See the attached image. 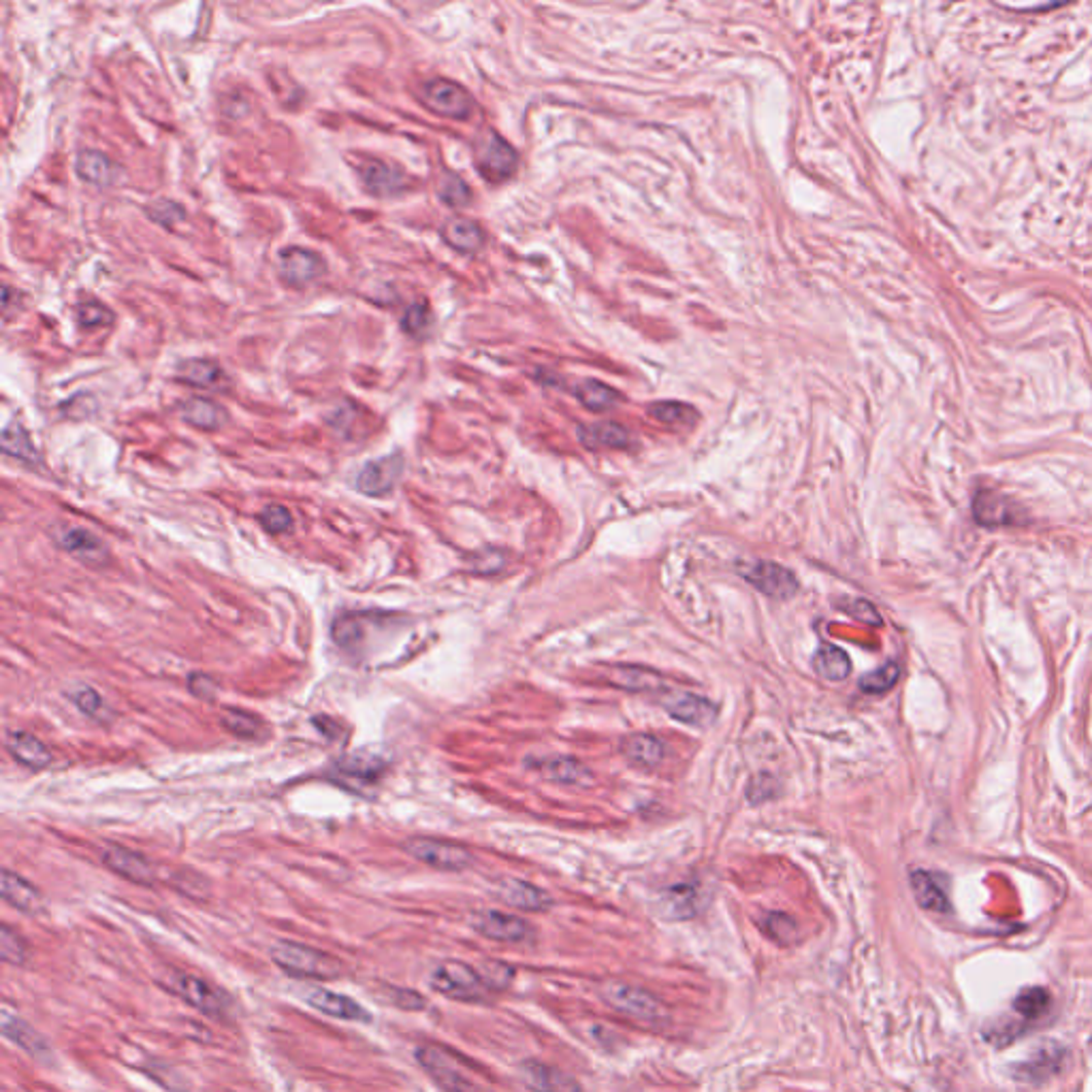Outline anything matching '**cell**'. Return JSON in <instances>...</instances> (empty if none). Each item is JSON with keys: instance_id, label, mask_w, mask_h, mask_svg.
I'll return each instance as SVG.
<instances>
[{"instance_id": "cell-46", "label": "cell", "mask_w": 1092, "mask_h": 1092, "mask_svg": "<svg viewBox=\"0 0 1092 1092\" xmlns=\"http://www.w3.org/2000/svg\"><path fill=\"white\" fill-rule=\"evenodd\" d=\"M764 933L781 945H788L796 936V922H793L786 913H770L762 922Z\"/></svg>"}, {"instance_id": "cell-28", "label": "cell", "mask_w": 1092, "mask_h": 1092, "mask_svg": "<svg viewBox=\"0 0 1092 1092\" xmlns=\"http://www.w3.org/2000/svg\"><path fill=\"white\" fill-rule=\"evenodd\" d=\"M442 237L450 248H455L457 252H466V255H474V252H478L484 246L482 229L468 218L448 220L442 229Z\"/></svg>"}, {"instance_id": "cell-45", "label": "cell", "mask_w": 1092, "mask_h": 1092, "mask_svg": "<svg viewBox=\"0 0 1092 1092\" xmlns=\"http://www.w3.org/2000/svg\"><path fill=\"white\" fill-rule=\"evenodd\" d=\"M429 327H432V310L425 301H416L410 307H405L402 316V329L412 337H423Z\"/></svg>"}, {"instance_id": "cell-10", "label": "cell", "mask_w": 1092, "mask_h": 1092, "mask_svg": "<svg viewBox=\"0 0 1092 1092\" xmlns=\"http://www.w3.org/2000/svg\"><path fill=\"white\" fill-rule=\"evenodd\" d=\"M58 545L73 555L77 561H82L88 568H103L109 564V546L103 538L92 534L90 529L84 527H62L56 534Z\"/></svg>"}, {"instance_id": "cell-49", "label": "cell", "mask_w": 1092, "mask_h": 1092, "mask_svg": "<svg viewBox=\"0 0 1092 1092\" xmlns=\"http://www.w3.org/2000/svg\"><path fill=\"white\" fill-rule=\"evenodd\" d=\"M146 212L154 220V223H159V225L167 227V229L180 225L182 220L186 218L184 207L180 203H175V201H167V198H159V201L150 203Z\"/></svg>"}, {"instance_id": "cell-32", "label": "cell", "mask_w": 1092, "mask_h": 1092, "mask_svg": "<svg viewBox=\"0 0 1092 1092\" xmlns=\"http://www.w3.org/2000/svg\"><path fill=\"white\" fill-rule=\"evenodd\" d=\"M813 668L826 681H845L852 672V659L843 649L834 645H822L813 657Z\"/></svg>"}, {"instance_id": "cell-3", "label": "cell", "mask_w": 1092, "mask_h": 1092, "mask_svg": "<svg viewBox=\"0 0 1092 1092\" xmlns=\"http://www.w3.org/2000/svg\"><path fill=\"white\" fill-rule=\"evenodd\" d=\"M602 999L609 1003L623 1016H630L643 1022H657L666 1016V1005L657 997L651 995L645 988H638L625 981H609L602 986Z\"/></svg>"}, {"instance_id": "cell-40", "label": "cell", "mask_w": 1092, "mask_h": 1092, "mask_svg": "<svg viewBox=\"0 0 1092 1092\" xmlns=\"http://www.w3.org/2000/svg\"><path fill=\"white\" fill-rule=\"evenodd\" d=\"M696 900H698L696 890L689 886H677L664 897V907L670 918L683 920L696 913Z\"/></svg>"}, {"instance_id": "cell-8", "label": "cell", "mask_w": 1092, "mask_h": 1092, "mask_svg": "<svg viewBox=\"0 0 1092 1092\" xmlns=\"http://www.w3.org/2000/svg\"><path fill=\"white\" fill-rule=\"evenodd\" d=\"M423 98L432 112L444 118L466 120L474 112V101L466 88L442 77L423 86Z\"/></svg>"}, {"instance_id": "cell-29", "label": "cell", "mask_w": 1092, "mask_h": 1092, "mask_svg": "<svg viewBox=\"0 0 1092 1092\" xmlns=\"http://www.w3.org/2000/svg\"><path fill=\"white\" fill-rule=\"evenodd\" d=\"M180 414L186 423H191L196 429H207V432H216V429L227 423L225 407H220L212 400H203V397L184 402Z\"/></svg>"}, {"instance_id": "cell-1", "label": "cell", "mask_w": 1092, "mask_h": 1092, "mask_svg": "<svg viewBox=\"0 0 1092 1092\" xmlns=\"http://www.w3.org/2000/svg\"><path fill=\"white\" fill-rule=\"evenodd\" d=\"M271 958L275 965L295 977L337 979L341 973H344V965H341L335 956L295 941L275 943L271 947Z\"/></svg>"}, {"instance_id": "cell-14", "label": "cell", "mask_w": 1092, "mask_h": 1092, "mask_svg": "<svg viewBox=\"0 0 1092 1092\" xmlns=\"http://www.w3.org/2000/svg\"><path fill=\"white\" fill-rule=\"evenodd\" d=\"M472 926L474 931L487 936V939L504 943H521L532 936V926L525 920L500 911H482L474 915Z\"/></svg>"}, {"instance_id": "cell-18", "label": "cell", "mask_w": 1092, "mask_h": 1092, "mask_svg": "<svg viewBox=\"0 0 1092 1092\" xmlns=\"http://www.w3.org/2000/svg\"><path fill=\"white\" fill-rule=\"evenodd\" d=\"M0 1027H3V1035L7 1039L19 1045L21 1050H26L30 1056L39 1058V1061H46V1058L52 1056V1047L46 1037H43L37 1029H32L26 1020L14 1016L9 1009L3 1011Z\"/></svg>"}, {"instance_id": "cell-50", "label": "cell", "mask_w": 1092, "mask_h": 1092, "mask_svg": "<svg viewBox=\"0 0 1092 1092\" xmlns=\"http://www.w3.org/2000/svg\"><path fill=\"white\" fill-rule=\"evenodd\" d=\"M71 700L77 709H80L84 715L88 717H94V720H101L103 717V709H105V702L103 698L98 696V691L88 687V686H80L75 687L71 693Z\"/></svg>"}, {"instance_id": "cell-2", "label": "cell", "mask_w": 1092, "mask_h": 1092, "mask_svg": "<svg viewBox=\"0 0 1092 1092\" xmlns=\"http://www.w3.org/2000/svg\"><path fill=\"white\" fill-rule=\"evenodd\" d=\"M429 984L440 995H444L452 1001H484L489 995V988L484 984L476 969L468 967L466 963L448 961L440 965Z\"/></svg>"}, {"instance_id": "cell-38", "label": "cell", "mask_w": 1092, "mask_h": 1092, "mask_svg": "<svg viewBox=\"0 0 1092 1092\" xmlns=\"http://www.w3.org/2000/svg\"><path fill=\"white\" fill-rule=\"evenodd\" d=\"M898 679H900V666L895 664V661H888V664L868 672V675L860 679V689L877 696V693H886L895 687Z\"/></svg>"}, {"instance_id": "cell-4", "label": "cell", "mask_w": 1092, "mask_h": 1092, "mask_svg": "<svg viewBox=\"0 0 1092 1092\" xmlns=\"http://www.w3.org/2000/svg\"><path fill=\"white\" fill-rule=\"evenodd\" d=\"M404 849L418 863L427 866H434L438 870H463L472 866L474 856L470 849L459 843L442 841V838L432 836H414L407 838Z\"/></svg>"}, {"instance_id": "cell-53", "label": "cell", "mask_w": 1092, "mask_h": 1092, "mask_svg": "<svg viewBox=\"0 0 1092 1092\" xmlns=\"http://www.w3.org/2000/svg\"><path fill=\"white\" fill-rule=\"evenodd\" d=\"M843 611H847L849 615L854 616V619L863 621V623H870V625H881V615L875 611V606L866 602V600H852L847 602V606H843Z\"/></svg>"}, {"instance_id": "cell-11", "label": "cell", "mask_w": 1092, "mask_h": 1092, "mask_svg": "<svg viewBox=\"0 0 1092 1092\" xmlns=\"http://www.w3.org/2000/svg\"><path fill=\"white\" fill-rule=\"evenodd\" d=\"M278 271H280V278L286 284L295 286V289H301V286L312 284L314 280L321 278V275L327 271V263L321 259V255H316L312 250L293 246L280 252Z\"/></svg>"}, {"instance_id": "cell-26", "label": "cell", "mask_w": 1092, "mask_h": 1092, "mask_svg": "<svg viewBox=\"0 0 1092 1092\" xmlns=\"http://www.w3.org/2000/svg\"><path fill=\"white\" fill-rule=\"evenodd\" d=\"M178 378L198 389H223L227 384L225 370L209 359H189L180 363Z\"/></svg>"}, {"instance_id": "cell-5", "label": "cell", "mask_w": 1092, "mask_h": 1092, "mask_svg": "<svg viewBox=\"0 0 1092 1092\" xmlns=\"http://www.w3.org/2000/svg\"><path fill=\"white\" fill-rule=\"evenodd\" d=\"M416 1061L436 1079L438 1086L446 1092H478V1086L463 1072L461 1063L450 1052L438 1045H421L416 1050Z\"/></svg>"}, {"instance_id": "cell-34", "label": "cell", "mask_w": 1092, "mask_h": 1092, "mask_svg": "<svg viewBox=\"0 0 1092 1092\" xmlns=\"http://www.w3.org/2000/svg\"><path fill=\"white\" fill-rule=\"evenodd\" d=\"M575 395L579 397V402L584 407H589L591 412H606L621 402V395L616 393L613 386L593 378L579 382Z\"/></svg>"}, {"instance_id": "cell-52", "label": "cell", "mask_w": 1092, "mask_h": 1092, "mask_svg": "<svg viewBox=\"0 0 1092 1092\" xmlns=\"http://www.w3.org/2000/svg\"><path fill=\"white\" fill-rule=\"evenodd\" d=\"M186 686H189L193 696L201 700H214L218 696V683L209 675H203V672H193V675H189Z\"/></svg>"}, {"instance_id": "cell-31", "label": "cell", "mask_w": 1092, "mask_h": 1092, "mask_svg": "<svg viewBox=\"0 0 1092 1092\" xmlns=\"http://www.w3.org/2000/svg\"><path fill=\"white\" fill-rule=\"evenodd\" d=\"M579 440L587 448H625L630 444V434L616 423H598L581 427Z\"/></svg>"}, {"instance_id": "cell-16", "label": "cell", "mask_w": 1092, "mask_h": 1092, "mask_svg": "<svg viewBox=\"0 0 1092 1092\" xmlns=\"http://www.w3.org/2000/svg\"><path fill=\"white\" fill-rule=\"evenodd\" d=\"M664 707H666L670 717H675V720H679L683 723H689V725H696V727H704V725L713 723L715 717H717V709H715L713 702H709L707 698L696 696V693H687V691L668 693V698L664 700Z\"/></svg>"}, {"instance_id": "cell-24", "label": "cell", "mask_w": 1092, "mask_h": 1092, "mask_svg": "<svg viewBox=\"0 0 1092 1092\" xmlns=\"http://www.w3.org/2000/svg\"><path fill=\"white\" fill-rule=\"evenodd\" d=\"M500 895L511 904V907L523 911H545L553 904V900H550L545 890H540L521 879H506L500 886Z\"/></svg>"}, {"instance_id": "cell-17", "label": "cell", "mask_w": 1092, "mask_h": 1092, "mask_svg": "<svg viewBox=\"0 0 1092 1092\" xmlns=\"http://www.w3.org/2000/svg\"><path fill=\"white\" fill-rule=\"evenodd\" d=\"M307 1003L316 1009L325 1013V1016L331 1018H339V1020H348V1022H370L371 1020V1013L361 1005V1003L352 1001L350 997L344 995H337V992H331L325 988H312V992H307Z\"/></svg>"}, {"instance_id": "cell-25", "label": "cell", "mask_w": 1092, "mask_h": 1092, "mask_svg": "<svg viewBox=\"0 0 1092 1092\" xmlns=\"http://www.w3.org/2000/svg\"><path fill=\"white\" fill-rule=\"evenodd\" d=\"M975 518L981 525L1016 523V506L995 491H979L973 504Z\"/></svg>"}, {"instance_id": "cell-7", "label": "cell", "mask_w": 1092, "mask_h": 1092, "mask_svg": "<svg viewBox=\"0 0 1092 1092\" xmlns=\"http://www.w3.org/2000/svg\"><path fill=\"white\" fill-rule=\"evenodd\" d=\"M171 988L175 995L209 1018H223L230 1009V1001L225 992L196 975L175 973L171 975Z\"/></svg>"}, {"instance_id": "cell-19", "label": "cell", "mask_w": 1092, "mask_h": 1092, "mask_svg": "<svg viewBox=\"0 0 1092 1092\" xmlns=\"http://www.w3.org/2000/svg\"><path fill=\"white\" fill-rule=\"evenodd\" d=\"M523 1079L534 1092H582L575 1077L545 1063H525Z\"/></svg>"}, {"instance_id": "cell-44", "label": "cell", "mask_w": 1092, "mask_h": 1092, "mask_svg": "<svg viewBox=\"0 0 1092 1092\" xmlns=\"http://www.w3.org/2000/svg\"><path fill=\"white\" fill-rule=\"evenodd\" d=\"M649 414L659 423L681 425V423H691L693 407H689L687 404H681V402H659V404L649 405Z\"/></svg>"}, {"instance_id": "cell-36", "label": "cell", "mask_w": 1092, "mask_h": 1092, "mask_svg": "<svg viewBox=\"0 0 1092 1092\" xmlns=\"http://www.w3.org/2000/svg\"><path fill=\"white\" fill-rule=\"evenodd\" d=\"M3 450L9 457H16L21 463H30V466H35L39 461V452L35 444H32L28 432L19 423H11L9 427H5Z\"/></svg>"}, {"instance_id": "cell-21", "label": "cell", "mask_w": 1092, "mask_h": 1092, "mask_svg": "<svg viewBox=\"0 0 1092 1092\" xmlns=\"http://www.w3.org/2000/svg\"><path fill=\"white\" fill-rule=\"evenodd\" d=\"M7 752L18 764L30 770H41L52 764V752L43 745L37 736L28 732H11L7 736Z\"/></svg>"}, {"instance_id": "cell-47", "label": "cell", "mask_w": 1092, "mask_h": 1092, "mask_svg": "<svg viewBox=\"0 0 1092 1092\" xmlns=\"http://www.w3.org/2000/svg\"><path fill=\"white\" fill-rule=\"evenodd\" d=\"M259 521L271 536H280V534H286L293 529L291 511L284 509V506H278V504H271V506H267V509H263L261 514H259Z\"/></svg>"}, {"instance_id": "cell-33", "label": "cell", "mask_w": 1092, "mask_h": 1092, "mask_svg": "<svg viewBox=\"0 0 1092 1092\" xmlns=\"http://www.w3.org/2000/svg\"><path fill=\"white\" fill-rule=\"evenodd\" d=\"M220 722H223L230 734L244 738V741H261V738L267 736V727H264L261 717L235 707L225 709L223 715H220Z\"/></svg>"}, {"instance_id": "cell-27", "label": "cell", "mask_w": 1092, "mask_h": 1092, "mask_svg": "<svg viewBox=\"0 0 1092 1092\" xmlns=\"http://www.w3.org/2000/svg\"><path fill=\"white\" fill-rule=\"evenodd\" d=\"M621 754L627 759H630V762H634L638 766L653 768L661 762V759H664L666 747H664V743L659 741V738L651 736V734H630L627 738H623Z\"/></svg>"}, {"instance_id": "cell-35", "label": "cell", "mask_w": 1092, "mask_h": 1092, "mask_svg": "<svg viewBox=\"0 0 1092 1092\" xmlns=\"http://www.w3.org/2000/svg\"><path fill=\"white\" fill-rule=\"evenodd\" d=\"M384 770V764L380 762L378 757H361V756H350L339 759L334 768V775L341 777L344 781L348 779H355V781H376Z\"/></svg>"}, {"instance_id": "cell-39", "label": "cell", "mask_w": 1092, "mask_h": 1092, "mask_svg": "<svg viewBox=\"0 0 1092 1092\" xmlns=\"http://www.w3.org/2000/svg\"><path fill=\"white\" fill-rule=\"evenodd\" d=\"M438 194L450 207H466L472 201L470 186L457 173L446 171L438 182Z\"/></svg>"}, {"instance_id": "cell-43", "label": "cell", "mask_w": 1092, "mask_h": 1092, "mask_svg": "<svg viewBox=\"0 0 1092 1092\" xmlns=\"http://www.w3.org/2000/svg\"><path fill=\"white\" fill-rule=\"evenodd\" d=\"M0 956L9 965H24L28 958V945L11 926H0Z\"/></svg>"}, {"instance_id": "cell-41", "label": "cell", "mask_w": 1092, "mask_h": 1092, "mask_svg": "<svg viewBox=\"0 0 1092 1092\" xmlns=\"http://www.w3.org/2000/svg\"><path fill=\"white\" fill-rule=\"evenodd\" d=\"M613 679L616 681V686L634 691H651L661 687V679L655 675V672H649L645 668L625 666L616 670V675Z\"/></svg>"}, {"instance_id": "cell-54", "label": "cell", "mask_w": 1092, "mask_h": 1092, "mask_svg": "<svg viewBox=\"0 0 1092 1092\" xmlns=\"http://www.w3.org/2000/svg\"><path fill=\"white\" fill-rule=\"evenodd\" d=\"M391 1001L400 1009H410V1011H421L427 1005V1001H425L423 995H418L416 990H407V988H393L391 990Z\"/></svg>"}, {"instance_id": "cell-6", "label": "cell", "mask_w": 1092, "mask_h": 1092, "mask_svg": "<svg viewBox=\"0 0 1092 1092\" xmlns=\"http://www.w3.org/2000/svg\"><path fill=\"white\" fill-rule=\"evenodd\" d=\"M476 164L484 178L491 182L509 180L518 167V154L509 141L495 130H484L476 139Z\"/></svg>"}, {"instance_id": "cell-15", "label": "cell", "mask_w": 1092, "mask_h": 1092, "mask_svg": "<svg viewBox=\"0 0 1092 1092\" xmlns=\"http://www.w3.org/2000/svg\"><path fill=\"white\" fill-rule=\"evenodd\" d=\"M359 175L363 186H366L368 193L373 196H395L405 191L407 186V178L400 167L378 159L363 162Z\"/></svg>"}, {"instance_id": "cell-9", "label": "cell", "mask_w": 1092, "mask_h": 1092, "mask_svg": "<svg viewBox=\"0 0 1092 1092\" xmlns=\"http://www.w3.org/2000/svg\"><path fill=\"white\" fill-rule=\"evenodd\" d=\"M402 474L404 457L400 452H395V455H386L366 463L357 474L355 487L363 495H370V498H384V495H389L397 487Z\"/></svg>"}, {"instance_id": "cell-48", "label": "cell", "mask_w": 1092, "mask_h": 1092, "mask_svg": "<svg viewBox=\"0 0 1092 1092\" xmlns=\"http://www.w3.org/2000/svg\"><path fill=\"white\" fill-rule=\"evenodd\" d=\"M506 566V553L502 548H482L478 553H474L470 559V568L474 575H498Z\"/></svg>"}, {"instance_id": "cell-13", "label": "cell", "mask_w": 1092, "mask_h": 1092, "mask_svg": "<svg viewBox=\"0 0 1092 1092\" xmlns=\"http://www.w3.org/2000/svg\"><path fill=\"white\" fill-rule=\"evenodd\" d=\"M101 860L109 870H114L116 875L132 881V884L152 886L154 881H157V870H154L150 860L123 845L105 847Z\"/></svg>"}, {"instance_id": "cell-42", "label": "cell", "mask_w": 1092, "mask_h": 1092, "mask_svg": "<svg viewBox=\"0 0 1092 1092\" xmlns=\"http://www.w3.org/2000/svg\"><path fill=\"white\" fill-rule=\"evenodd\" d=\"M75 318L84 329H98L114 323V312L101 301H82L75 307Z\"/></svg>"}, {"instance_id": "cell-30", "label": "cell", "mask_w": 1092, "mask_h": 1092, "mask_svg": "<svg viewBox=\"0 0 1092 1092\" xmlns=\"http://www.w3.org/2000/svg\"><path fill=\"white\" fill-rule=\"evenodd\" d=\"M911 890L915 895V900L920 902V907L939 913L950 909V900H947L945 890L939 886V879L931 873H926V870H915V873H911Z\"/></svg>"}, {"instance_id": "cell-23", "label": "cell", "mask_w": 1092, "mask_h": 1092, "mask_svg": "<svg viewBox=\"0 0 1092 1092\" xmlns=\"http://www.w3.org/2000/svg\"><path fill=\"white\" fill-rule=\"evenodd\" d=\"M0 895H3L5 902H9L11 907L24 913H37L43 904L41 892L30 881L11 873L7 868L3 870V877H0Z\"/></svg>"}, {"instance_id": "cell-12", "label": "cell", "mask_w": 1092, "mask_h": 1092, "mask_svg": "<svg viewBox=\"0 0 1092 1092\" xmlns=\"http://www.w3.org/2000/svg\"><path fill=\"white\" fill-rule=\"evenodd\" d=\"M743 577L757 591H762L768 598L775 600H788L798 591V579L793 577V572L786 566L775 564V561H757V564L743 572Z\"/></svg>"}, {"instance_id": "cell-51", "label": "cell", "mask_w": 1092, "mask_h": 1092, "mask_svg": "<svg viewBox=\"0 0 1092 1092\" xmlns=\"http://www.w3.org/2000/svg\"><path fill=\"white\" fill-rule=\"evenodd\" d=\"M478 973H480L482 981H484V984H487L489 990H504V988H509L512 977H514V970H512L509 965H504V963H484V965L478 969Z\"/></svg>"}, {"instance_id": "cell-20", "label": "cell", "mask_w": 1092, "mask_h": 1092, "mask_svg": "<svg viewBox=\"0 0 1092 1092\" xmlns=\"http://www.w3.org/2000/svg\"><path fill=\"white\" fill-rule=\"evenodd\" d=\"M545 779L564 783V786H589L591 770L581 764L577 757H543L529 762Z\"/></svg>"}, {"instance_id": "cell-37", "label": "cell", "mask_w": 1092, "mask_h": 1092, "mask_svg": "<svg viewBox=\"0 0 1092 1092\" xmlns=\"http://www.w3.org/2000/svg\"><path fill=\"white\" fill-rule=\"evenodd\" d=\"M1052 997L1045 988H1027L1013 1001V1009H1016L1024 1020H1037L1050 1009Z\"/></svg>"}, {"instance_id": "cell-22", "label": "cell", "mask_w": 1092, "mask_h": 1092, "mask_svg": "<svg viewBox=\"0 0 1092 1092\" xmlns=\"http://www.w3.org/2000/svg\"><path fill=\"white\" fill-rule=\"evenodd\" d=\"M75 169H77V175H80L82 180H86L88 184L101 186V189H107V186L118 184L120 182V171H123L112 159L105 157V154H101V152H94V150L82 152L80 157H77Z\"/></svg>"}]
</instances>
